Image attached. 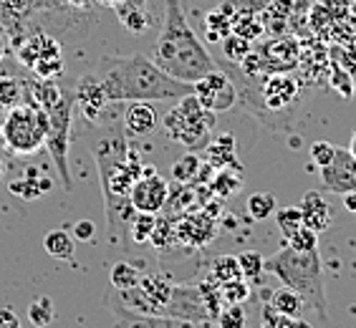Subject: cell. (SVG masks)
<instances>
[{
  "instance_id": "obj_16",
  "label": "cell",
  "mask_w": 356,
  "mask_h": 328,
  "mask_svg": "<svg viewBox=\"0 0 356 328\" xmlns=\"http://www.w3.org/2000/svg\"><path fill=\"white\" fill-rule=\"evenodd\" d=\"M298 210L303 215V225L311 227L318 235L326 233L331 227V222H334V210H331V205L326 202V197H323L321 192L316 190H309L303 195L301 202H298Z\"/></svg>"
},
{
  "instance_id": "obj_6",
  "label": "cell",
  "mask_w": 356,
  "mask_h": 328,
  "mask_svg": "<svg viewBox=\"0 0 356 328\" xmlns=\"http://www.w3.org/2000/svg\"><path fill=\"white\" fill-rule=\"evenodd\" d=\"M162 129L170 142L185 147L187 151H200L210 144L215 129V114L197 101L195 94L177 99V104L162 117Z\"/></svg>"
},
{
  "instance_id": "obj_38",
  "label": "cell",
  "mask_w": 356,
  "mask_h": 328,
  "mask_svg": "<svg viewBox=\"0 0 356 328\" xmlns=\"http://www.w3.org/2000/svg\"><path fill=\"white\" fill-rule=\"evenodd\" d=\"M334 63L336 66H341L343 71H349L351 76L356 74V43L351 46H334Z\"/></svg>"
},
{
  "instance_id": "obj_46",
  "label": "cell",
  "mask_w": 356,
  "mask_h": 328,
  "mask_svg": "<svg viewBox=\"0 0 356 328\" xmlns=\"http://www.w3.org/2000/svg\"><path fill=\"white\" fill-rule=\"evenodd\" d=\"M341 202H343V207L349 212H354L356 215V190H351V192H346V195H341Z\"/></svg>"
},
{
  "instance_id": "obj_10",
  "label": "cell",
  "mask_w": 356,
  "mask_h": 328,
  "mask_svg": "<svg viewBox=\"0 0 356 328\" xmlns=\"http://www.w3.org/2000/svg\"><path fill=\"white\" fill-rule=\"evenodd\" d=\"M167 197H170V185L162 174L154 172V167H144L142 177L134 182L129 192L131 207L137 212H149V215H157L162 207L167 205Z\"/></svg>"
},
{
  "instance_id": "obj_12",
  "label": "cell",
  "mask_w": 356,
  "mask_h": 328,
  "mask_svg": "<svg viewBox=\"0 0 356 328\" xmlns=\"http://www.w3.org/2000/svg\"><path fill=\"white\" fill-rule=\"evenodd\" d=\"M318 174H321V185L334 195H346L356 190V159L351 157L349 149L336 147L334 162L329 167H321Z\"/></svg>"
},
{
  "instance_id": "obj_5",
  "label": "cell",
  "mask_w": 356,
  "mask_h": 328,
  "mask_svg": "<svg viewBox=\"0 0 356 328\" xmlns=\"http://www.w3.org/2000/svg\"><path fill=\"white\" fill-rule=\"evenodd\" d=\"M266 270L273 273L283 286L301 295L303 301L314 308L318 318H329V298H326V283H323V263L318 250L311 253H296L291 247H281L275 255L266 260Z\"/></svg>"
},
{
  "instance_id": "obj_15",
  "label": "cell",
  "mask_w": 356,
  "mask_h": 328,
  "mask_svg": "<svg viewBox=\"0 0 356 328\" xmlns=\"http://www.w3.org/2000/svg\"><path fill=\"white\" fill-rule=\"evenodd\" d=\"M124 134L129 139L149 137L159 126V114L149 101H129L124 109Z\"/></svg>"
},
{
  "instance_id": "obj_23",
  "label": "cell",
  "mask_w": 356,
  "mask_h": 328,
  "mask_svg": "<svg viewBox=\"0 0 356 328\" xmlns=\"http://www.w3.org/2000/svg\"><path fill=\"white\" fill-rule=\"evenodd\" d=\"M26 101V86L13 76H0V111H10Z\"/></svg>"
},
{
  "instance_id": "obj_4",
  "label": "cell",
  "mask_w": 356,
  "mask_h": 328,
  "mask_svg": "<svg viewBox=\"0 0 356 328\" xmlns=\"http://www.w3.org/2000/svg\"><path fill=\"white\" fill-rule=\"evenodd\" d=\"M26 101L46 111L48 117V139L46 147L54 157L56 167L61 172V182L66 190H71L69 177V137H71V114H74L76 96H71L66 89H61L54 81H28Z\"/></svg>"
},
{
  "instance_id": "obj_8",
  "label": "cell",
  "mask_w": 356,
  "mask_h": 328,
  "mask_svg": "<svg viewBox=\"0 0 356 328\" xmlns=\"http://www.w3.org/2000/svg\"><path fill=\"white\" fill-rule=\"evenodd\" d=\"M192 94L197 96V101L202 104L207 111H213V114L230 111L240 99L235 81L222 69L202 76L200 81L192 83Z\"/></svg>"
},
{
  "instance_id": "obj_31",
  "label": "cell",
  "mask_w": 356,
  "mask_h": 328,
  "mask_svg": "<svg viewBox=\"0 0 356 328\" xmlns=\"http://www.w3.org/2000/svg\"><path fill=\"white\" fill-rule=\"evenodd\" d=\"M273 218H275L278 230L283 233V238H288L293 230H298V227L303 225V215H301V210H298V205L296 207H281V210H275Z\"/></svg>"
},
{
  "instance_id": "obj_35",
  "label": "cell",
  "mask_w": 356,
  "mask_h": 328,
  "mask_svg": "<svg viewBox=\"0 0 356 328\" xmlns=\"http://www.w3.org/2000/svg\"><path fill=\"white\" fill-rule=\"evenodd\" d=\"M331 89L339 91L341 99H351L354 96V76L349 71H343L341 66H336L331 61Z\"/></svg>"
},
{
  "instance_id": "obj_18",
  "label": "cell",
  "mask_w": 356,
  "mask_h": 328,
  "mask_svg": "<svg viewBox=\"0 0 356 328\" xmlns=\"http://www.w3.org/2000/svg\"><path fill=\"white\" fill-rule=\"evenodd\" d=\"M139 286L144 288V293L149 295V301L154 303L157 313L159 315L165 313L167 303H170V298H172V288H175V283L165 281L162 275H142Z\"/></svg>"
},
{
  "instance_id": "obj_7",
  "label": "cell",
  "mask_w": 356,
  "mask_h": 328,
  "mask_svg": "<svg viewBox=\"0 0 356 328\" xmlns=\"http://www.w3.org/2000/svg\"><path fill=\"white\" fill-rule=\"evenodd\" d=\"M0 139L6 149L18 157H31L41 151L48 139L46 111L28 101L18 104L15 109L6 111V119L0 122Z\"/></svg>"
},
{
  "instance_id": "obj_48",
  "label": "cell",
  "mask_w": 356,
  "mask_h": 328,
  "mask_svg": "<svg viewBox=\"0 0 356 328\" xmlns=\"http://www.w3.org/2000/svg\"><path fill=\"white\" fill-rule=\"evenodd\" d=\"M99 3H102V6H106V8H114V10H117V8L122 6L124 0H99Z\"/></svg>"
},
{
  "instance_id": "obj_14",
  "label": "cell",
  "mask_w": 356,
  "mask_h": 328,
  "mask_svg": "<svg viewBox=\"0 0 356 328\" xmlns=\"http://www.w3.org/2000/svg\"><path fill=\"white\" fill-rule=\"evenodd\" d=\"M298 99V81L288 74H273L261 83V104L270 111H283Z\"/></svg>"
},
{
  "instance_id": "obj_13",
  "label": "cell",
  "mask_w": 356,
  "mask_h": 328,
  "mask_svg": "<svg viewBox=\"0 0 356 328\" xmlns=\"http://www.w3.org/2000/svg\"><path fill=\"white\" fill-rule=\"evenodd\" d=\"M76 106L81 109V114L89 119V122L102 124L114 104L106 99L102 83L96 81V76L91 74V76H83L81 83H79V89H76Z\"/></svg>"
},
{
  "instance_id": "obj_47",
  "label": "cell",
  "mask_w": 356,
  "mask_h": 328,
  "mask_svg": "<svg viewBox=\"0 0 356 328\" xmlns=\"http://www.w3.org/2000/svg\"><path fill=\"white\" fill-rule=\"evenodd\" d=\"M288 328H314V326H311L309 321H303V318H293Z\"/></svg>"
},
{
  "instance_id": "obj_37",
  "label": "cell",
  "mask_w": 356,
  "mask_h": 328,
  "mask_svg": "<svg viewBox=\"0 0 356 328\" xmlns=\"http://www.w3.org/2000/svg\"><path fill=\"white\" fill-rule=\"evenodd\" d=\"M334 157H336V144L323 142V139L311 144V162H314L318 170H321V167H329V164L334 162Z\"/></svg>"
},
{
  "instance_id": "obj_45",
  "label": "cell",
  "mask_w": 356,
  "mask_h": 328,
  "mask_svg": "<svg viewBox=\"0 0 356 328\" xmlns=\"http://www.w3.org/2000/svg\"><path fill=\"white\" fill-rule=\"evenodd\" d=\"M0 328H21V318L13 308H0Z\"/></svg>"
},
{
  "instance_id": "obj_43",
  "label": "cell",
  "mask_w": 356,
  "mask_h": 328,
  "mask_svg": "<svg viewBox=\"0 0 356 328\" xmlns=\"http://www.w3.org/2000/svg\"><path fill=\"white\" fill-rule=\"evenodd\" d=\"M318 3L326 8V13L334 18V23H339V21H346V18H349L351 3H354V0H318Z\"/></svg>"
},
{
  "instance_id": "obj_22",
  "label": "cell",
  "mask_w": 356,
  "mask_h": 328,
  "mask_svg": "<svg viewBox=\"0 0 356 328\" xmlns=\"http://www.w3.org/2000/svg\"><path fill=\"white\" fill-rule=\"evenodd\" d=\"M117 15H119V23H122L129 33H144V31L149 28V13H147V8L122 3V6L117 8Z\"/></svg>"
},
{
  "instance_id": "obj_20",
  "label": "cell",
  "mask_w": 356,
  "mask_h": 328,
  "mask_svg": "<svg viewBox=\"0 0 356 328\" xmlns=\"http://www.w3.org/2000/svg\"><path fill=\"white\" fill-rule=\"evenodd\" d=\"M43 250L54 260H71L76 253V240L66 230H51L43 238Z\"/></svg>"
},
{
  "instance_id": "obj_51",
  "label": "cell",
  "mask_w": 356,
  "mask_h": 328,
  "mask_svg": "<svg viewBox=\"0 0 356 328\" xmlns=\"http://www.w3.org/2000/svg\"><path fill=\"white\" fill-rule=\"evenodd\" d=\"M351 18H354V21H356V0H354V3H351Z\"/></svg>"
},
{
  "instance_id": "obj_3",
  "label": "cell",
  "mask_w": 356,
  "mask_h": 328,
  "mask_svg": "<svg viewBox=\"0 0 356 328\" xmlns=\"http://www.w3.org/2000/svg\"><path fill=\"white\" fill-rule=\"evenodd\" d=\"M152 61L167 76L185 83H195L202 76L220 69L207 46L192 31L182 0H165V13H162L157 43L152 51Z\"/></svg>"
},
{
  "instance_id": "obj_29",
  "label": "cell",
  "mask_w": 356,
  "mask_h": 328,
  "mask_svg": "<svg viewBox=\"0 0 356 328\" xmlns=\"http://www.w3.org/2000/svg\"><path fill=\"white\" fill-rule=\"evenodd\" d=\"M154 230H157V218L149 212H137L129 225V238L134 243H149Z\"/></svg>"
},
{
  "instance_id": "obj_39",
  "label": "cell",
  "mask_w": 356,
  "mask_h": 328,
  "mask_svg": "<svg viewBox=\"0 0 356 328\" xmlns=\"http://www.w3.org/2000/svg\"><path fill=\"white\" fill-rule=\"evenodd\" d=\"M197 167H200V159L195 157V154H187V157L175 162V167H172V177L179 179V182H187L190 177H195Z\"/></svg>"
},
{
  "instance_id": "obj_33",
  "label": "cell",
  "mask_w": 356,
  "mask_h": 328,
  "mask_svg": "<svg viewBox=\"0 0 356 328\" xmlns=\"http://www.w3.org/2000/svg\"><path fill=\"white\" fill-rule=\"evenodd\" d=\"M220 295H222V301L230 306V303H243L250 298V286H248L245 278H238V281H230V283H222L220 286Z\"/></svg>"
},
{
  "instance_id": "obj_19",
  "label": "cell",
  "mask_w": 356,
  "mask_h": 328,
  "mask_svg": "<svg viewBox=\"0 0 356 328\" xmlns=\"http://www.w3.org/2000/svg\"><path fill=\"white\" fill-rule=\"evenodd\" d=\"M268 303H270L278 313L288 315V318H301L303 308H306V301H303L296 290H291L288 286L273 290V293H270V298H268Z\"/></svg>"
},
{
  "instance_id": "obj_52",
  "label": "cell",
  "mask_w": 356,
  "mask_h": 328,
  "mask_svg": "<svg viewBox=\"0 0 356 328\" xmlns=\"http://www.w3.org/2000/svg\"><path fill=\"white\" fill-rule=\"evenodd\" d=\"M0 61H3V41H0Z\"/></svg>"
},
{
  "instance_id": "obj_36",
  "label": "cell",
  "mask_w": 356,
  "mask_h": 328,
  "mask_svg": "<svg viewBox=\"0 0 356 328\" xmlns=\"http://www.w3.org/2000/svg\"><path fill=\"white\" fill-rule=\"evenodd\" d=\"M334 18H331L329 13H326V8L321 6V3H314V8H311V31L314 33H334Z\"/></svg>"
},
{
  "instance_id": "obj_17",
  "label": "cell",
  "mask_w": 356,
  "mask_h": 328,
  "mask_svg": "<svg viewBox=\"0 0 356 328\" xmlns=\"http://www.w3.org/2000/svg\"><path fill=\"white\" fill-rule=\"evenodd\" d=\"M61 56V48L58 43L51 38V35H31L21 48H18V61L23 66L33 71L38 63L48 61V58H58Z\"/></svg>"
},
{
  "instance_id": "obj_34",
  "label": "cell",
  "mask_w": 356,
  "mask_h": 328,
  "mask_svg": "<svg viewBox=\"0 0 356 328\" xmlns=\"http://www.w3.org/2000/svg\"><path fill=\"white\" fill-rule=\"evenodd\" d=\"M222 54H225L230 61L243 63L245 56L250 54V41H245V38H240V35H235V33L225 35V38H222Z\"/></svg>"
},
{
  "instance_id": "obj_24",
  "label": "cell",
  "mask_w": 356,
  "mask_h": 328,
  "mask_svg": "<svg viewBox=\"0 0 356 328\" xmlns=\"http://www.w3.org/2000/svg\"><path fill=\"white\" fill-rule=\"evenodd\" d=\"M56 318V306L48 295H38L28 303V321L33 323L35 328H46L51 326Z\"/></svg>"
},
{
  "instance_id": "obj_30",
  "label": "cell",
  "mask_w": 356,
  "mask_h": 328,
  "mask_svg": "<svg viewBox=\"0 0 356 328\" xmlns=\"http://www.w3.org/2000/svg\"><path fill=\"white\" fill-rule=\"evenodd\" d=\"M286 245L296 253H311V250H318V233H314L311 227L301 225L298 230L286 238Z\"/></svg>"
},
{
  "instance_id": "obj_11",
  "label": "cell",
  "mask_w": 356,
  "mask_h": 328,
  "mask_svg": "<svg viewBox=\"0 0 356 328\" xmlns=\"http://www.w3.org/2000/svg\"><path fill=\"white\" fill-rule=\"evenodd\" d=\"M172 318H185V321H210V313H207L205 298H202V290L200 286H175L172 288V298L167 303L165 313Z\"/></svg>"
},
{
  "instance_id": "obj_28",
  "label": "cell",
  "mask_w": 356,
  "mask_h": 328,
  "mask_svg": "<svg viewBox=\"0 0 356 328\" xmlns=\"http://www.w3.org/2000/svg\"><path fill=\"white\" fill-rule=\"evenodd\" d=\"M111 286H114V290H127V288H134L139 286V281H142V273H139L137 265H131L129 260H122V263H117V265L111 268Z\"/></svg>"
},
{
  "instance_id": "obj_9",
  "label": "cell",
  "mask_w": 356,
  "mask_h": 328,
  "mask_svg": "<svg viewBox=\"0 0 356 328\" xmlns=\"http://www.w3.org/2000/svg\"><path fill=\"white\" fill-rule=\"evenodd\" d=\"M106 308L114 315L117 328H213L210 321H185V318H172V315H147V313H134L129 308H124L117 301V295L111 290L106 295Z\"/></svg>"
},
{
  "instance_id": "obj_41",
  "label": "cell",
  "mask_w": 356,
  "mask_h": 328,
  "mask_svg": "<svg viewBox=\"0 0 356 328\" xmlns=\"http://www.w3.org/2000/svg\"><path fill=\"white\" fill-rule=\"evenodd\" d=\"M233 13H250V15H258L263 13L268 8L270 0H222Z\"/></svg>"
},
{
  "instance_id": "obj_53",
  "label": "cell",
  "mask_w": 356,
  "mask_h": 328,
  "mask_svg": "<svg viewBox=\"0 0 356 328\" xmlns=\"http://www.w3.org/2000/svg\"><path fill=\"white\" fill-rule=\"evenodd\" d=\"M0 182H3V164H0Z\"/></svg>"
},
{
  "instance_id": "obj_44",
  "label": "cell",
  "mask_w": 356,
  "mask_h": 328,
  "mask_svg": "<svg viewBox=\"0 0 356 328\" xmlns=\"http://www.w3.org/2000/svg\"><path fill=\"white\" fill-rule=\"evenodd\" d=\"M71 235H74V240H79V243H91V240L96 238V225L91 220H79Z\"/></svg>"
},
{
  "instance_id": "obj_40",
  "label": "cell",
  "mask_w": 356,
  "mask_h": 328,
  "mask_svg": "<svg viewBox=\"0 0 356 328\" xmlns=\"http://www.w3.org/2000/svg\"><path fill=\"white\" fill-rule=\"evenodd\" d=\"M291 321H293V318L278 313L270 303H266V306L261 308V328H288Z\"/></svg>"
},
{
  "instance_id": "obj_50",
  "label": "cell",
  "mask_w": 356,
  "mask_h": 328,
  "mask_svg": "<svg viewBox=\"0 0 356 328\" xmlns=\"http://www.w3.org/2000/svg\"><path fill=\"white\" fill-rule=\"evenodd\" d=\"M124 3H129V6H137V8H147V0H124Z\"/></svg>"
},
{
  "instance_id": "obj_42",
  "label": "cell",
  "mask_w": 356,
  "mask_h": 328,
  "mask_svg": "<svg viewBox=\"0 0 356 328\" xmlns=\"http://www.w3.org/2000/svg\"><path fill=\"white\" fill-rule=\"evenodd\" d=\"M13 195H21L23 199H38L41 197V182H35V177H26L21 182H13L10 185Z\"/></svg>"
},
{
  "instance_id": "obj_21",
  "label": "cell",
  "mask_w": 356,
  "mask_h": 328,
  "mask_svg": "<svg viewBox=\"0 0 356 328\" xmlns=\"http://www.w3.org/2000/svg\"><path fill=\"white\" fill-rule=\"evenodd\" d=\"M233 18L235 13L225 3H220L218 10L205 15V31H207V38L210 41H220V38H225V35L233 33Z\"/></svg>"
},
{
  "instance_id": "obj_27",
  "label": "cell",
  "mask_w": 356,
  "mask_h": 328,
  "mask_svg": "<svg viewBox=\"0 0 356 328\" xmlns=\"http://www.w3.org/2000/svg\"><path fill=\"white\" fill-rule=\"evenodd\" d=\"M210 278L218 281L220 286L243 278L240 265H238V255H220V258H215L213 265H210Z\"/></svg>"
},
{
  "instance_id": "obj_49",
  "label": "cell",
  "mask_w": 356,
  "mask_h": 328,
  "mask_svg": "<svg viewBox=\"0 0 356 328\" xmlns=\"http://www.w3.org/2000/svg\"><path fill=\"white\" fill-rule=\"evenodd\" d=\"M349 151H351V157L356 159V129L351 131V144H349Z\"/></svg>"
},
{
  "instance_id": "obj_26",
  "label": "cell",
  "mask_w": 356,
  "mask_h": 328,
  "mask_svg": "<svg viewBox=\"0 0 356 328\" xmlns=\"http://www.w3.org/2000/svg\"><path fill=\"white\" fill-rule=\"evenodd\" d=\"M245 210L255 222H263V220L273 218L278 207H275V197L270 195V192H255V195L248 197Z\"/></svg>"
},
{
  "instance_id": "obj_1",
  "label": "cell",
  "mask_w": 356,
  "mask_h": 328,
  "mask_svg": "<svg viewBox=\"0 0 356 328\" xmlns=\"http://www.w3.org/2000/svg\"><path fill=\"white\" fill-rule=\"evenodd\" d=\"M94 159L99 167L104 202H106V235L109 243L119 245L129 235V225L137 210L131 207L129 192L144 172L139 154L127 144V134H122L117 124H106L102 137L94 144Z\"/></svg>"
},
{
  "instance_id": "obj_25",
  "label": "cell",
  "mask_w": 356,
  "mask_h": 328,
  "mask_svg": "<svg viewBox=\"0 0 356 328\" xmlns=\"http://www.w3.org/2000/svg\"><path fill=\"white\" fill-rule=\"evenodd\" d=\"M238 265L240 273L248 283H261L263 275H266V258L255 250H245V253L238 255Z\"/></svg>"
},
{
  "instance_id": "obj_32",
  "label": "cell",
  "mask_w": 356,
  "mask_h": 328,
  "mask_svg": "<svg viewBox=\"0 0 356 328\" xmlns=\"http://www.w3.org/2000/svg\"><path fill=\"white\" fill-rule=\"evenodd\" d=\"M245 308L243 303H230L218 313V328H245Z\"/></svg>"
},
{
  "instance_id": "obj_2",
  "label": "cell",
  "mask_w": 356,
  "mask_h": 328,
  "mask_svg": "<svg viewBox=\"0 0 356 328\" xmlns=\"http://www.w3.org/2000/svg\"><path fill=\"white\" fill-rule=\"evenodd\" d=\"M94 76L111 104L177 101L182 96L192 94V83L167 76L157 63L142 54H131L124 58L106 56L96 63Z\"/></svg>"
}]
</instances>
